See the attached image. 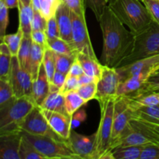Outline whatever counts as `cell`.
Returning a JSON list of instances; mask_svg holds the SVG:
<instances>
[{"mask_svg":"<svg viewBox=\"0 0 159 159\" xmlns=\"http://www.w3.org/2000/svg\"><path fill=\"white\" fill-rule=\"evenodd\" d=\"M155 92H159V68L148 78L145 83L136 93L128 96L137 97V96H142L147 93H155Z\"/></svg>","mask_w":159,"mask_h":159,"instance_id":"f546056e","label":"cell"},{"mask_svg":"<svg viewBox=\"0 0 159 159\" xmlns=\"http://www.w3.org/2000/svg\"><path fill=\"white\" fill-rule=\"evenodd\" d=\"M14 96L13 90L9 79H0V105L8 102Z\"/></svg>","mask_w":159,"mask_h":159,"instance_id":"8d00e7d4","label":"cell"},{"mask_svg":"<svg viewBox=\"0 0 159 159\" xmlns=\"http://www.w3.org/2000/svg\"><path fill=\"white\" fill-rule=\"evenodd\" d=\"M108 6L134 36L145 30L153 22L141 0H109Z\"/></svg>","mask_w":159,"mask_h":159,"instance_id":"7a4b0ae2","label":"cell"},{"mask_svg":"<svg viewBox=\"0 0 159 159\" xmlns=\"http://www.w3.org/2000/svg\"><path fill=\"white\" fill-rule=\"evenodd\" d=\"M22 135L47 159H80L72 151L68 140L59 141L49 137L30 134L24 131H22Z\"/></svg>","mask_w":159,"mask_h":159,"instance_id":"5b68a950","label":"cell"},{"mask_svg":"<svg viewBox=\"0 0 159 159\" xmlns=\"http://www.w3.org/2000/svg\"><path fill=\"white\" fill-rule=\"evenodd\" d=\"M61 2V0H40V12L47 20H49L55 16Z\"/></svg>","mask_w":159,"mask_h":159,"instance_id":"1f68e13d","label":"cell"},{"mask_svg":"<svg viewBox=\"0 0 159 159\" xmlns=\"http://www.w3.org/2000/svg\"><path fill=\"white\" fill-rule=\"evenodd\" d=\"M72 20V41L78 53L82 52L98 59L96 55L87 27L85 15L79 16L71 11Z\"/></svg>","mask_w":159,"mask_h":159,"instance_id":"30bf717a","label":"cell"},{"mask_svg":"<svg viewBox=\"0 0 159 159\" xmlns=\"http://www.w3.org/2000/svg\"><path fill=\"white\" fill-rule=\"evenodd\" d=\"M152 20L159 24V0H142Z\"/></svg>","mask_w":159,"mask_h":159,"instance_id":"ab89813d","label":"cell"},{"mask_svg":"<svg viewBox=\"0 0 159 159\" xmlns=\"http://www.w3.org/2000/svg\"><path fill=\"white\" fill-rule=\"evenodd\" d=\"M9 80L16 98H32L34 81L32 75L29 71L21 68L17 56L12 57Z\"/></svg>","mask_w":159,"mask_h":159,"instance_id":"9c48e42d","label":"cell"},{"mask_svg":"<svg viewBox=\"0 0 159 159\" xmlns=\"http://www.w3.org/2000/svg\"><path fill=\"white\" fill-rule=\"evenodd\" d=\"M84 74V70L82 68V66L81 65L80 62L75 58V60L74 61V62L71 65V68H70L69 72L68 75L71 76H75V77H78L81 76L82 75Z\"/></svg>","mask_w":159,"mask_h":159,"instance_id":"c3c4849f","label":"cell"},{"mask_svg":"<svg viewBox=\"0 0 159 159\" xmlns=\"http://www.w3.org/2000/svg\"><path fill=\"white\" fill-rule=\"evenodd\" d=\"M48 48L57 54H65L73 57H76L77 56L78 52L74 46L61 37L48 39Z\"/></svg>","mask_w":159,"mask_h":159,"instance_id":"603a6c76","label":"cell"},{"mask_svg":"<svg viewBox=\"0 0 159 159\" xmlns=\"http://www.w3.org/2000/svg\"><path fill=\"white\" fill-rule=\"evenodd\" d=\"M48 20L40 12V10H34V17L32 21V31H45L47 28Z\"/></svg>","mask_w":159,"mask_h":159,"instance_id":"60d3db41","label":"cell"},{"mask_svg":"<svg viewBox=\"0 0 159 159\" xmlns=\"http://www.w3.org/2000/svg\"><path fill=\"white\" fill-rule=\"evenodd\" d=\"M19 27L23 31V35H31L34 9L32 5H26L19 1Z\"/></svg>","mask_w":159,"mask_h":159,"instance_id":"ffe728a7","label":"cell"},{"mask_svg":"<svg viewBox=\"0 0 159 159\" xmlns=\"http://www.w3.org/2000/svg\"><path fill=\"white\" fill-rule=\"evenodd\" d=\"M144 146H125L112 149L113 159H140Z\"/></svg>","mask_w":159,"mask_h":159,"instance_id":"4316f807","label":"cell"},{"mask_svg":"<svg viewBox=\"0 0 159 159\" xmlns=\"http://www.w3.org/2000/svg\"><path fill=\"white\" fill-rule=\"evenodd\" d=\"M31 36L23 35L21 45L19 50L17 58L22 68L30 72V57L31 47H32Z\"/></svg>","mask_w":159,"mask_h":159,"instance_id":"cb8c5ba5","label":"cell"},{"mask_svg":"<svg viewBox=\"0 0 159 159\" xmlns=\"http://www.w3.org/2000/svg\"><path fill=\"white\" fill-rule=\"evenodd\" d=\"M45 32H46L47 37H48V39L55 38V37H60L58 24H57L56 16H54L49 20H48Z\"/></svg>","mask_w":159,"mask_h":159,"instance_id":"7bdbcfd3","label":"cell"},{"mask_svg":"<svg viewBox=\"0 0 159 159\" xmlns=\"http://www.w3.org/2000/svg\"><path fill=\"white\" fill-rule=\"evenodd\" d=\"M156 54H159V24L153 21L145 30L134 36L131 52L121 61L117 68Z\"/></svg>","mask_w":159,"mask_h":159,"instance_id":"277c9868","label":"cell"},{"mask_svg":"<svg viewBox=\"0 0 159 159\" xmlns=\"http://www.w3.org/2000/svg\"><path fill=\"white\" fill-rule=\"evenodd\" d=\"M85 7L93 11L96 20H99L108 6L109 0H83Z\"/></svg>","mask_w":159,"mask_h":159,"instance_id":"e575fe53","label":"cell"},{"mask_svg":"<svg viewBox=\"0 0 159 159\" xmlns=\"http://www.w3.org/2000/svg\"><path fill=\"white\" fill-rule=\"evenodd\" d=\"M159 68V54L140 59L134 62L116 68L120 82L130 77H134L145 83L148 78Z\"/></svg>","mask_w":159,"mask_h":159,"instance_id":"52a82bcc","label":"cell"},{"mask_svg":"<svg viewBox=\"0 0 159 159\" xmlns=\"http://www.w3.org/2000/svg\"><path fill=\"white\" fill-rule=\"evenodd\" d=\"M20 128L22 131L30 134L49 137L59 141L65 140L54 131L43 115L41 108L37 105L34 106V108L25 116L20 124Z\"/></svg>","mask_w":159,"mask_h":159,"instance_id":"ba28073f","label":"cell"},{"mask_svg":"<svg viewBox=\"0 0 159 159\" xmlns=\"http://www.w3.org/2000/svg\"><path fill=\"white\" fill-rule=\"evenodd\" d=\"M98 82V80L95 79L94 77H92V76L85 74V73L79 77V82L80 85L91 83V82Z\"/></svg>","mask_w":159,"mask_h":159,"instance_id":"681fc988","label":"cell"},{"mask_svg":"<svg viewBox=\"0 0 159 159\" xmlns=\"http://www.w3.org/2000/svg\"><path fill=\"white\" fill-rule=\"evenodd\" d=\"M19 155L20 159H47L23 135L21 136L20 140Z\"/></svg>","mask_w":159,"mask_h":159,"instance_id":"83f0119b","label":"cell"},{"mask_svg":"<svg viewBox=\"0 0 159 159\" xmlns=\"http://www.w3.org/2000/svg\"><path fill=\"white\" fill-rule=\"evenodd\" d=\"M97 82H93L91 83L80 85L76 91L82 96L84 100L88 102L89 101L94 99L96 97L97 93Z\"/></svg>","mask_w":159,"mask_h":159,"instance_id":"d590c367","label":"cell"},{"mask_svg":"<svg viewBox=\"0 0 159 159\" xmlns=\"http://www.w3.org/2000/svg\"><path fill=\"white\" fill-rule=\"evenodd\" d=\"M46 48H44L34 42L32 43L30 57V73L32 75L33 80H34L37 77L39 70L43 63L44 51Z\"/></svg>","mask_w":159,"mask_h":159,"instance_id":"7402d4cb","label":"cell"},{"mask_svg":"<svg viewBox=\"0 0 159 159\" xmlns=\"http://www.w3.org/2000/svg\"><path fill=\"white\" fill-rule=\"evenodd\" d=\"M120 78L116 68L103 65L102 75L97 82V93L95 99L102 106L107 99H116Z\"/></svg>","mask_w":159,"mask_h":159,"instance_id":"8fae6325","label":"cell"},{"mask_svg":"<svg viewBox=\"0 0 159 159\" xmlns=\"http://www.w3.org/2000/svg\"><path fill=\"white\" fill-rule=\"evenodd\" d=\"M116 99H107L100 107L101 119L96 133V159L101 157L110 150L113 116Z\"/></svg>","mask_w":159,"mask_h":159,"instance_id":"8992f818","label":"cell"},{"mask_svg":"<svg viewBox=\"0 0 159 159\" xmlns=\"http://www.w3.org/2000/svg\"><path fill=\"white\" fill-rule=\"evenodd\" d=\"M132 118L133 111L127 96H123L116 98L115 101L111 144L125 133Z\"/></svg>","mask_w":159,"mask_h":159,"instance_id":"7c38bea8","label":"cell"},{"mask_svg":"<svg viewBox=\"0 0 159 159\" xmlns=\"http://www.w3.org/2000/svg\"><path fill=\"white\" fill-rule=\"evenodd\" d=\"M68 140L74 153L80 159H96V133L87 136L71 130Z\"/></svg>","mask_w":159,"mask_h":159,"instance_id":"4fadbf2b","label":"cell"},{"mask_svg":"<svg viewBox=\"0 0 159 159\" xmlns=\"http://www.w3.org/2000/svg\"><path fill=\"white\" fill-rule=\"evenodd\" d=\"M21 132L0 136V159H20Z\"/></svg>","mask_w":159,"mask_h":159,"instance_id":"2e32d148","label":"cell"},{"mask_svg":"<svg viewBox=\"0 0 159 159\" xmlns=\"http://www.w3.org/2000/svg\"><path fill=\"white\" fill-rule=\"evenodd\" d=\"M76 57H70L65 54H57L54 52V59H55V68L56 71H60L65 75H68L69 72L70 68L71 65L75 60Z\"/></svg>","mask_w":159,"mask_h":159,"instance_id":"836d02e7","label":"cell"},{"mask_svg":"<svg viewBox=\"0 0 159 159\" xmlns=\"http://www.w3.org/2000/svg\"><path fill=\"white\" fill-rule=\"evenodd\" d=\"M12 57L6 43L0 39V79H9Z\"/></svg>","mask_w":159,"mask_h":159,"instance_id":"d4e9b609","label":"cell"},{"mask_svg":"<svg viewBox=\"0 0 159 159\" xmlns=\"http://www.w3.org/2000/svg\"><path fill=\"white\" fill-rule=\"evenodd\" d=\"M87 114L86 112L83 109L77 110L71 117V130H75L78 127L81 125L84 121L86 120Z\"/></svg>","mask_w":159,"mask_h":159,"instance_id":"bcb514c9","label":"cell"},{"mask_svg":"<svg viewBox=\"0 0 159 159\" xmlns=\"http://www.w3.org/2000/svg\"><path fill=\"white\" fill-rule=\"evenodd\" d=\"M51 128L63 139L68 140L71 134V116L64 113L41 109Z\"/></svg>","mask_w":159,"mask_h":159,"instance_id":"5bb4252c","label":"cell"},{"mask_svg":"<svg viewBox=\"0 0 159 159\" xmlns=\"http://www.w3.org/2000/svg\"><path fill=\"white\" fill-rule=\"evenodd\" d=\"M43 65L44 66L47 75H48L49 83L52 81L53 76L56 71L55 59H54V52L49 48H47L44 51V56L43 59Z\"/></svg>","mask_w":159,"mask_h":159,"instance_id":"d6a6232c","label":"cell"},{"mask_svg":"<svg viewBox=\"0 0 159 159\" xmlns=\"http://www.w3.org/2000/svg\"><path fill=\"white\" fill-rule=\"evenodd\" d=\"M130 106L133 111L132 119L159 125V106Z\"/></svg>","mask_w":159,"mask_h":159,"instance_id":"d6986e66","label":"cell"},{"mask_svg":"<svg viewBox=\"0 0 159 159\" xmlns=\"http://www.w3.org/2000/svg\"><path fill=\"white\" fill-rule=\"evenodd\" d=\"M5 5L8 7V9H15L18 8L19 0H2Z\"/></svg>","mask_w":159,"mask_h":159,"instance_id":"f907efd6","label":"cell"},{"mask_svg":"<svg viewBox=\"0 0 159 159\" xmlns=\"http://www.w3.org/2000/svg\"><path fill=\"white\" fill-rule=\"evenodd\" d=\"M31 5L34 10H40V0H32Z\"/></svg>","mask_w":159,"mask_h":159,"instance_id":"f5cc1de1","label":"cell"},{"mask_svg":"<svg viewBox=\"0 0 159 159\" xmlns=\"http://www.w3.org/2000/svg\"><path fill=\"white\" fill-rule=\"evenodd\" d=\"M141 1H142V0H141Z\"/></svg>","mask_w":159,"mask_h":159,"instance_id":"11a10c76","label":"cell"},{"mask_svg":"<svg viewBox=\"0 0 159 159\" xmlns=\"http://www.w3.org/2000/svg\"><path fill=\"white\" fill-rule=\"evenodd\" d=\"M102 34V52L100 62L111 68H117L134 47V35L117 18L109 6L98 20Z\"/></svg>","mask_w":159,"mask_h":159,"instance_id":"6da1fadb","label":"cell"},{"mask_svg":"<svg viewBox=\"0 0 159 159\" xmlns=\"http://www.w3.org/2000/svg\"><path fill=\"white\" fill-rule=\"evenodd\" d=\"M39 107L43 110H51V111L68 115L65 109V94L61 93L60 91L50 93L41 105Z\"/></svg>","mask_w":159,"mask_h":159,"instance_id":"44dd1931","label":"cell"},{"mask_svg":"<svg viewBox=\"0 0 159 159\" xmlns=\"http://www.w3.org/2000/svg\"><path fill=\"white\" fill-rule=\"evenodd\" d=\"M35 105L30 97H13L0 105V136L21 132L22 121Z\"/></svg>","mask_w":159,"mask_h":159,"instance_id":"3957f363","label":"cell"},{"mask_svg":"<svg viewBox=\"0 0 159 159\" xmlns=\"http://www.w3.org/2000/svg\"><path fill=\"white\" fill-rule=\"evenodd\" d=\"M55 16L58 24L60 37L73 45L71 10L62 2L56 12Z\"/></svg>","mask_w":159,"mask_h":159,"instance_id":"9a60e30c","label":"cell"},{"mask_svg":"<svg viewBox=\"0 0 159 159\" xmlns=\"http://www.w3.org/2000/svg\"><path fill=\"white\" fill-rule=\"evenodd\" d=\"M126 96L131 106H159V92L147 93L137 97Z\"/></svg>","mask_w":159,"mask_h":159,"instance_id":"f1b7e54d","label":"cell"},{"mask_svg":"<svg viewBox=\"0 0 159 159\" xmlns=\"http://www.w3.org/2000/svg\"><path fill=\"white\" fill-rule=\"evenodd\" d=\"M142 121V120H141ZM142 122H144V124H147L148 127H150L152 129V130H155V132H156L157 134H159V125L158 124H152V123H149V122H145V121H142Z\"/></svg>","mask_w":159,"mask_h":159,"instance_id":"816d5d0a","label":"cell"},{"mask_svg":"<svg viewBox=\"0 0 159 159\" xmlns=\"http://www.w3.org/2000/svg\"><path fill=\"white\" fill-rule=\"evenodd\" d=\"M72 12L79 16L85 15V6L83 0H61Z\"/></svg>","mask_w":159,"mask_h":159,"instance_id":"ee69618b","label":"cell"},{"mask_svg":"<svg viewBox=\"0 0 159 159\" xmlns=\"http://www.w3.org/2000/svg\"><path fill=\"white\" fill-rule=\"evenodd\" d=\"M68 75H65L64 73L60 72V71H56L54 73V76L51 82L50 83V93L52 92L60 91L65 84V80Z\"/></svg>","mask_w":159,"mask_h":159,"instance_id":"b9f144b4","label":"cell"},{"mask_svg":"<svg viewBox=\"0 0 159 159\" xmlns=\"http://www.w3.org/2000/svg\"><path fill=\"white\" fill-rule=\"evenodd\" d=\"M9 24V9L0 0V39L6 35V29Z\"/></svg>","mask_w":159,"mask_h":159,"instance_id":"74e56055","label":"cell"},{"mask_svg":"<svg viewBox=\"0 0 159 159\" xmlns=\"http://www.w3.org/2000/svg\"><path fill=\"white\" fill-rule=\"evenodd\" d=\"M50 93V83L42 63L37 77L33 81L32 98L36 105L40 106Z\"/></svg>","mask_w":159,"mask_h":159,"instance_id":"e0dca14e","label":"cell"},{"mask_svg":"<svg viewBox=\"0 0 159 159\" xmlns=\"http://www.w3.org/2000/svg\"><path fill=\"white\" fill-rule=\"evenodd\" d=\"M19 1L21 2H23V3H24V4H26V5H30V4H31V1H32V0H19Z\"/></svg>","mask_w":159,"mask_h":159,"instance_id":"db71d44e","label":"cell"},{"mask_svg":"<svg viewBox=\"0 0 159 159\" xmlns=\"http://www.w3.org/2000/svg\"><path fill=\"white\" fill-rule=\"evenodd\" d=\"M23 37V33L20 27H18V30L15 34H6L3 37L2 40L9 48L12 56H17L18 54Z\"/></svg>","mask_w":159,"mask_h":159,"instance_id":"4dcf8cb0","label":"cell"},{"mask_svg":"<svg viewBox=\"0 0 159 159\" xmlns=\"http://www.w3.org/2000/svg\"><path fill=\"white\" fill-rule=\"evenodd\" d=\"M76 59L80 62L84 70V73L94 77L99 80L102 75L103 65L101 64L99 59H95L85 53L79 52L77 54Z\"/></svg>","mask_w":159,"mask_h":159,"instance_id":"ac0fdd59","label":"cell"},{"mask_svg":"<svg viewBox=\"0 0 159 159\" xmlns=\"http://www.w3.org/2000/svg\"><path fill=\"white\" fill-rule=\"evenodd\" d=\"M65 101L66 112L68 116L71 117L82 106L87 103L86 101L82 99V96L78 93L76 90H73V91H70L65 93Z\"/></svg>","mask_w":159,"mask_h":159,"instance_id":"484cf974","label":"cell"},{"mask_svg":"<svg viewBox=\"0 0 159 159\" xmlns=\"http://www.w3.org/2000/svg\"><path fill=\"white\" fill-rule=\"evenodd\" d=\"M31 39L32 41L36 43L41 45L44 48H48V37L45 31L33 30L31 32Z\"/></svg>","mask_w":159,"mask_h":159,"instance_id":"7dc6e473","label":"cell"},{"mask_svg":"<svg viewBox=\"0 0 159 159\" xmlns=\"http://www.w3.org/2000/svg\"><path fill=\"white\" fill-rule=\"evenodd\" d=\"M140 159H159V144H148L144 145Z\"/></svg>","mask_w":159,"mask_h":159,"instance_id":"f35d334b","label":"cell"},{"mask_svg":"<svg viewBox=\"0 0 159 159\" xmlns=\"http://www.w3.org/2000/svg\"><path fill=\"white\" fill-rule=\"evenodd\" d=\"M79 86H80V85H79V78L68 75L65 84H64L63 87L60 90V92L63 93V94H65L68 92L77 90Z\"/></svg>","mask_w":159,"mask_h":159,"instance_id":"f6af8a7d","label":"cell"}]
</instances>
